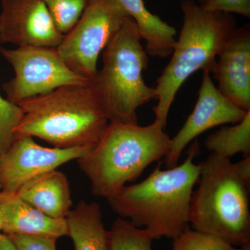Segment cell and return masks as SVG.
I'll return each instance as SVG.
<instances>
[{"instance_id": "9", "label": "cell", "mask_w": 250, "mask_h": 250, "mask_svg": "<svg viewBox=\"0 0 250 250\" xmlns=\"http://www.w3.org/2000/svg\"><path fill=\"white\" fill-rule=\"evenodd\" d=\"M95 146L60 149L42 147L30 136L16 137L9 149L0 154V190L16 194L31 179L80 159Z\"/></svg>"}, {"instance_id": "8", "label": "cell", "mask_w": 250, "mask_h": 250, "mask_svg": "<svg viewBox=\"0 0 250 250\" xmlns=\"http://www.w3.org/2000/svg\"><path fill=\"white\" fill-rule=\"evenodd\" d=\"M126 16L118 0H91L57 48L62 60L73 71L93 80L100 54Z\"/></svg>"}, {"instance_id": "19", "label": "cell", "mask_w": 250, "mask_h": 250, "mask_svg": "<svg viewBox=\"0 0 250 250\" xmlns=\"http://www.w3.org/2000/svg\"><path fill=\"white\" fill-rule=\"evenodd\" d=\"M58 30L65 35L79 21L91 0H42Z\"/></svg>"}, {"instance_id": "25", "label": "cell", "mask_w": 250, "mask_h": 250, "mask_svg": "<svg viewBox=\"0 0 250 250\" xmlns=\"http://www.w3.org/2000/svg\"><path fill=\"white\" fill-rule=\"evenodd\" d=\"M0 250H18L17 248L8 235L0 233Z\"/></svg>"}, {"instance_id": "16", "label": "cell", "mask_w": 250, "mask_h": 250, "mask_svg": "<svg viewBox=\"0 0 250 250\" xmlns=\"http://www.w3.org/2000/svg\"><path fill=\"white\" fill-rule=\"evenodd\" d=\"M127 16L136 22L141 38L146 41L148 56L166 58L172 53L177 31L152 14L143 0H118Z\"/></svg>"}, {"instance_id": "18", "label": "cell", "mask_w": 250, "mask_h": 250, "mask_svg": "<svg viewBox=\"0 0 250 250\" xmlns=\"http://www.w3.org/2000/svg\"><path fill=\"white\" fill-rule=\"evenodd\" d=\"M156 239L150 230L138 228L122 218H117L108 230L109 250H152Z\"/></svg>"}, {"instance_id": "27", "label": "cell", "mask_w": 250, "mask_h": 250, "mask_svg": "<svg viewBox=\"0 0 250 250\" xmlns=\"http://www.w3.org/2000/svg\"><path fill=\"white\" fill-rule=\"evenodd\" d=\"M197 1H198L199 4H203L204 2H205L207 0H197Z\"/></svg>"}, {"instance_id": "3", "label": "cell", "mask_w": 250, "mask_h": 250, "mask_svg": "<svg viewBox=\"0 0 250 250\" xmlns=\"http://www.w3.org/2000/svg\"><path fill=\"white\" fill-rule=\"evenodd\" d=\"M154 121L147 126L109 122L95 147L77 159L95 196L107 199L168 154L171 139Z\"/></svg>"}, {"instance_id": "24", "label": "cell", "mask_w": 250, "mask_h": 250, "mask_svg": "<svg viewBox=\"0 0 250 250\" xmlns=\"http://www.w3.org/2000/svg\"><path fill=\"white\" fill-rule=\"evenodd\" d=\"M233 168L238 177L250 187V156H246L236 164H233Z\"/></svg>"}, {"instance_id": "5", "label": "cell", "mask_w": 250, "mask_h": 250, "mask_svg": "<svg viewBox=\"0 0 250 250\" xmlns=\"http://www.w3.org/2000/svg\"><path fill=\"white\" fill-rule=\"evenodd\" d=\"M180 6L183 26L172 58L154 87L158 101L153 108L154 121L164 127L179 88L197 70L211 72L219 52L236 27L231 14L205 11L194 0H182Z\"/></svg>"}, {"instance_id": "11", "label": "cell", "mask_w": 250, "mask_h": 250, "mask_svg": "<svg viewBox=\"0 0 250 250\" xmlns=\"http://www.w3.org/2000/svg\"><path fill=\"white\" fill-rule=\"evenodd\" d=\"M248 112L225 98L213 83L210 73L203 71L195 108L178 133L171 139L170 152L164 160L166 167L178 165L184 149L202 133L219 125L239 123Z\"/></svg>"}, {"instance_id": "6", "label": "cell", "mask_w": 250, "mask_h": 250, "mask_svg": "<svg viewBox=\"0 0 250 250\" xmlns=\"http://www.w3.org/2000/svg\"><path fill=\"white\" fill-rule=\"evenodd\" d=\"M141 39L136 22L126 16L103 50L101 70L90 81L109 122L139 124L138 109L156 99L155 88L143 80L149 58Z\"/></svg>"}, {"instance_id": "20", "label": "cell", "mask_w": 250, "mask_h": 250, "mask_svg": "<svg viewBox=\"0 0 250 250\" xmlns=\"http://www.w3.org/2000/svg\"><path fill=\"white\" fill-rule=\"evenodd\" d=\"M215 237L194 231L189 228L173 239L172 250H238Z\"/></svg>"}, {"instance_id": "4", "label": "cell", "mask_w": 250, "mask_h": 250, "mask_svg": "<svg viewBox=\"0 0 250 250\" xmlns=\"http://www.w3.org/2000/svg\"><path fill=\"white\" fill-rule=\"evenodd\" d=\"M199 165L189 209L192 229L236 248L250 246V187L228 158L211 153Z\"/></svg>"}, {"instance_id": "21", "label": "cell", "mask_w": 250, "mask_h": 250, "mask_svg": "<svg viewBox=\"0 0 250 250\" xmlns=\"http://www.w3.org/2000/svg\"><path fill=\"white\" fill-rule=\"evenodd\" d=\"M22 117V111L19 105L0 95V154L6 152L14 143L15 129Z\"/></svg>"}, {"instance_id": "17", "label": "cell", "mask_w": 250, "mask_h": 250, "mask_svg": "<svg viewBox=\"0 0 250 250\" xmlns=\"http://www.w3.org/2000/svg\"><path fill=\"white\" fill-rule=\"evenodd\" d=\"M205 146L212 154L229 159L236 154L250 156V111L234 126H223L209 135Z\"/></svg>"}, {"instance_id": "10", "label": "cell", "mask_w": 250, "mask_h": 250, "mask_svg": "<svg viewBox=\"0 0 250 250\" xmlns=\"http://www.w3.org/2000/svg\"><path fill=\"white\" fill-rule=\"evenodd\" d=\"M0 43L57 48L64 35L42 0H0Z\"/></svg>"}, {"instance_id": "23", "label": "cell", "mask_w": 250, "mask_h": 250, "mask_svg": "<svg viewBox=\"0 0 250 250\" xmlns=\"http://www.w3.org/2000/svg\"><path fill=\"white\" fill-rule=\"evenodd\" d=\"M8 236L14 242L18 250H57V238L25 234Z\"/></svg>"}, {"instance_id": "22", "label": "cell", "mask_w": 250, "mask_h": 250, "mask_svg": "<svg viewBox=\"0 0 250 250\" xmlns=\"http://www.w3.org/2000/svg\"><path fill=\"white\" fill-rule=\"evenodd\" d=\"M200 5L207 11L238 14L250 17V0H207Z\"/></svg>"}, {"instance_id": "2", "label": "cell", "mask_w": 250, "mask_h": 250, "mask_svg": "<svg viewBox=\"0 0 250 250\" xmlns=\"http://www.w3.org/2000/svg\"><path fill=\"white\" fill-rule=\"evenodd\" d=\"M19 106L15 136L39 138L60 149L95 146L109 123L90 82L64 85Z\"/></svg>"}, {"instance_id": "12", "label": "cell", "mask_w": 250, "mask_h": 250, "mask_svg": "<svg viewBox=\"0 0 250 250\" xmlns=\"http://www.w3.org/2000/svg\"><path fill=\"white\" fill-rule=\"evenodd\" d=\"M211 72L218 90L237 106L250 111V25L236 27L217 56Z\"/></svg>"}, {"instance_id": "1", "label": "cell", "mask_w": 250, "mask_h": 250, "mask_svg": "<svg viewBox=\"0 0 250 250\" xmlns=\"http://www.w3.org/2000/svg\"><path fill=\"white\" fill-rule=\"evenodd\" d=\"M200 153L192 143L181 165L162 170L160 162L142 182L126 185L106 200L120 218L138 228L148 229L156 237L174 238L189 228V209L200 166L194 164Z\"/></svg>"}, {"instance_id": "28", "label": "cell", "mask_w": 250, "mask_h": 250, "mask_svg": "<svg viewBox=\"0 0 250 250\" xmlns=\"http://www.w3.org/2000/svg\"><path fill=\"white\" fill-rule=\"evenodd\" d=\"M1 226H2V223H1V218H0V231H1ZM1 233V232H0Z\"/></svg>"}, {"instance_id": "15", "label": "cell", "mask_w": 250, "mask_h": 250, "mask_svg": "<svg viewBox=\"0 0 250 250\" xmlns=\"http://www.w3.org/2000/svg\"><path fill=\"white\" fill-rule=\"evenodd\" d=\"M103 217L101 208L95 202L82 200L70 210L65 220L74 250H109L108 231Z\"/></svg>"}, {"instance_id": "14", "label": "cell", "mask_w": 250, "mask_h": 250, "mask_svg": "<svg viewBox=\"0 0 250 250\" xmlns=\"http://www.w3.org/2000/svg\"><path fill=\"white\" fill-rule=\"evenodd\" d=\"M16 194L51 218H65L71 210L72 201L68 179L57 169L31 179Z\"/></svg>"}, {"instance_id": "13", "label": "cell", "mask_w": 250, "mask_h": 250, "mask_svg": "<svg viewBox=\"0 0 250 250\" xmlns=\"http://www.w3.org/2000/svg\"><path fill=\"white\" fill-rule=\"evenodd\" d=\"M1 231L6 235L25 234L57 238L67 236L66 220L47 216L22 200L17 194L0 190Z\"/></svg>"}, {"instance_id": "7", "label": "cell", "mask_w": 250, "mask_h": 250, "mask_svg": "<svg viewBox=\"0 0 250 250\" xmlns=\"http://www.w3.org/2000/svg\"><path fill=\"white\" fill-rule=\"evenodd\" d=\"M0 54L14 68V78L3 84L6 100L16 105L67 85L88 84L91 80L73 71L57 48L0 45Z\"/></svg>"}, {"instance_id": "26", "label": "cell", "mask_w": 250, "mask_h": 250, "mask_svg": "<svg viewBox=\"0 0 250 250\" xmlns=\"http://www.w3.org/2000/svg\"><path fill=\"white\" fill-rule=\"evenodd\" d=\"M238 250H250V246L243 247V248H238Z\"/></svg>"}]
</instances>
